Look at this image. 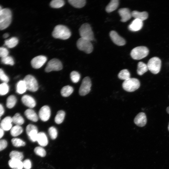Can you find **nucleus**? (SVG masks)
<instances>
[{
    "label": "nucleus",
    "instance_id": "f257e3e1",
    "mask_svg": "<svg viewBox=\"0 0 169 169\" xmlns=\"http://www.w3.org/2000/svg\"><path fill=\"white\" fill-rule=\"evenodd\" d=\"M52 35L55 38L65 40L69 38L71 33L69 29L66 26L58 25L54 27Z\"/></svg>",
    "mask_w": 169,
    "mask_h": 169
},
{
    "label": "nucleus",
    "instance_id": "f03ea898",
    "mask_svg": "<svg viewBox=\"0 0 169 169\" xmlns=\"http://www.w3.org/2000/svg\"><path fill=\"white\" fill-rule=\"evenodd\" d=\"M12 13L8 8L3 9L0 13V30L7 28L12 21Z\"/></svg>",
    "mask_w": 169,
    "mask_h": 169
},
{
    "label": "nucleus",
    "instance_id": "7ed1b4c3",
    "mask_svg": "<svg viewBox=\"0 0 169 169\" xmlns=\"http://www.w3.org/2000/svg\"><path fill=\"white\" fill-rule=\"evenodd\" d=\"M140 85V82L138 79L131 78L124 80L122 84L123 89L129 92L135 91L139 88Z\"/></svg>",
    "mask_w": 169,
    "mask_h": 169
},
{
    "label": "nucleus",
    "instance_id": "20e7f679",
    "mask_svg": "<svg viewBox=\"0 0 169 169\" xmlns=\"http://www.w3.org/2000/svg\"><path fill=\"white\" fill-rule=\"evenodd\" d=\"M79 33L81 38L92 41L94 39L93 32L90 25L88 23H85L80 27Z\"/></svg>",
    "mask_w": 169,
    "mask_h": 169
},
{
    "label": "nucleus",
    "instance_id": "39448f33",
    "mask_svg": "<svg viewBox=\"0 0 169 169\" xmlns=\"http://www.w3.org/2000/svg\"><path fill=\"white\" fill-rule=\"evenodd\" d=\"M149 49L144 46L136 47L132 49L131 55L134 59L140 60L146 57L148 54Z\"/></svg>",
    "mask_w": 169,
    "mask_h": 169
},
{
    "label": "nucleus",
    "instance_id": "423d86ee",
    "mask_svg": "<svg viewBox=\"0 0 169 169\" xmlns=\"http://www.w3.org/2000/svg\"><path fill=\"white\" fill-rule=\"evenodd\" d=\"M147 65L148 70L152 73L156 74L160 70L161 61L159 58L153 57L149 60Z\"/></svg>",
    "mask_w": 169,
    "mask_h": 169
},
{
    "label": "nucleus",
    "instance_id": "0eeeda50",
    "mask_svg": "<svg viewBox=\"0 0 169 169\" xmlns=\"http://www.w3.org/2000/svg\"><path fill=\"white\" fill-rule=\"evenodd\" d=\"M77 46L80 50L90 54L93 50V46L90 41L80 38L77 42Z\"/></svg>",
    "mask_w": 169,
    "mask_h": 169
},
{
    "label": "nucleus",
    "instance_id": "6e6552de",
    "mask_svg": "<svg viewBox=\"0 0 169 169\" xmlns=\"http://www.w3.org/2000/svg\"><path fill=\"white\" fill-rule=\"evenodd\" d=\"M23 80L26 84L27 90L32 92H35L38 90V82L32 75L28 74L26 75Z\"/></svg>",
    "mask_w": 169,
    "mask_h": 169
},
{
    "label": "nucleus",
    "instance_id": "1a4fd4ad",
    "mask_svg": "<svg viewBox=\"0 0 169 169\" xmlns=\"http://www.w3.org/2000/svg\"><path fill=\"white\" fill-rule=\"evenodd\" d=\"M62 68L61 62L58 59H53L48 62L45 70L46 72H49L52 71L60 70Z\"/></svg>",
    "mask_w": 169,
    "mask_h": 169
},
{
    "label": "nucleus",
    "instance_id": "9d476101",
    "mask_svg": "<svg viewBox=\"0 0 169 169\" xmlns=\"http://www.w3.org/2000/svg\"><path fill=\"white\" fill-rule=\"evenodd\" d=\"M91 86V82L90 78L88 77H85L82 80L79 90V95L84 96L87 94L90 90Z\"/></svg>",
    "mask_w": 169,
    "mask_h": 169
},
{
    "label": "nucleus",
    "instance_id": "9b49d317",
    "mask_svg": "<svg viewBox=\"0 0 169 169\" xmlns=\"http://www.w3.org/2000/svg\"><path fill=\"white\" fill-rule=\"evenodd\" d=\"M47 60V57L45 56L39 55L33 58L31 61V63L33 68L38 69L42 66Z\"/></svg>",
    "mask_w": 169,
    "mask_h": 169
},
{
    "label": "nucleus",
    "instance_id": "f8f14e48",
    "mask_svg": "<svg viewBox=\"0 0 169 169\" xmlns=\"http://www.w3.org/2000/svg\"><path fill=\"white\" fill-rule=\"evenodd\" d=\"M110 36L113 42L115 44L118 46H123L125 44V40L116 31H111L110 33Z\"/></svg>",
    "mask_w": 169,
    "mask_h": 169
},
{
    "label": "nucleus",
    "instance_id": "ddd939ff",
    "mask_svg": "<svg viewBox=\"0 0 169 169\" xmlns=\"http://www.w3.org/2000/svg\"><path fill=\"white\" fill-rule=\"evenodd\" d=\"M39 116L40 119L44 121H47L50 116V110L47 105L42 107L39 111Z\"/></svg>",
    "mask_w": 169,
    "mask_h": 169
},
{
    "label": "nucleus",
    "instance_id": "4468645a",
    "mask_svg": "<svg viewBox=\"0 0 169 169\" xmlns=\"http://www.w3.org/2000/svg\"><path fill=\"white\" fill-rule=\"evenodd\" d=\"M135 123L139 127H143L146 124L147 119L145 114L143 112L138 113L134 119Z\"/></svg>",
    "mask_w": 169,
    "mask_h": 169
},
{
    "label": "nucleus",
    "instance_id": "2eb2a0df",
    "mask_svg": "<svg viewBox=\"0 0 169 169\" xmlns=\"http://www.w3.org/2000/svg\"><path fill=\"white\" fill-rule=\"evenodd\" d=\"M118 13L121 17L120 21L125 22L129 20L132 17L131 13L127 8H121L118 10Z\"/></svg>",
    "mask_w": 169,
    "mask_h": 169
},
{
    "label": "nucleus",
    "instance_id": "dca6fc26",
    "mask_svg": "<svg viewBox=\"0 0 169 169\" xmlns=\"http://www.w3.org/2000/svg\"><path fill=\"white\" fill-rule=\"evenodd\" d=\"M12 118L7 116L2 120L0 124V128L3 131H8L12 128Z\"/></svg>",
    "mask_w": 169,
    "mask_h": 169
},
{
    "label": "nucleus",
    "instance_id": "f3484780",
    "mask_svg": "<svg viewBox=\"0 0 169 169\" xmlns=\"http://www.w3.org/2000/svg\"><path fill=\"white\" fill-rule=\"evenodd\" d=\"M143 25V21L138 19H135L129 25L128 29L132 31H137L141 29Z\"/></svg>",
    "mask_w": 169,
    "mask_h": 169
},
{
    "label": "nucleus",
    "instance_id": "a211bd4d",
    "mask_svg": "<svg viewBox=\"0 0 169 169\" xmlns=\"http://www.w3.org/2000/svg\"><path fill=\"white\" fill-rule=\"evenodd\" d=\"M21 100L25 105L30 108H33L36 105V102L34 99L30 95H24L22 96Z\"/></svg>",
    "mask_w": 169,
    "mask_h": 169
},
{
    "label": "nucleus",
    "instance_id": "6ab92c4d",
    "mask_svg": "<svg viewBox=\"0 0 169 169\" xmlns=\"http://www.w3.org/2000/svg\"><path fill=\"white\" fill-rule=\"evenodd\" d=\"M131 15L135 19H138L142 21L148 18V13L146 11L140 12L134 11L131 12Z\"/></svg>",
    "mask_w": 169,
    "mask_h": 169
},
{
    "label": "nucleus",
    "instance_id": "aec40b11",
    "mask_svg": "<svg viewBox=\"0 0 169 169\" xmlns=\"http://www.w3.org/2000/svg\"><path fill=\"white\" fill-rule=\"evenodd\" d=\"M37 141L40 145L43 146H47L48 143L47 136L43 132L38 133Z\"/></svg>",
    "mask_w": 169,
    "mask_h": 169
},
{
    "label": "nucleus",
    "instance_id": "412c9836",
    "mask_svg": "<svg viewBox=\"0 0 169 169\" xmlns=\"http://www.w3.org/2000/svg\"><path fill=\"white\" fill-rule=\"evenodd\" d=\"M24 114L28 119L31 121L36 122L38 120V116L34 110L32 109L26 110L24 112Z\"/></svg>",
    "mask_w": 169,
    "mask_h": 169
},
{
    "label": "nucleus",
    "instance_id": "4be33fe9",
    "mask_svg": "<svg viewBox=\"0 0 169 169\" xmlns=\"http://www.w3.org/2000/svg\"><path fill=\"white\" fill-rule=\"evenodd\" d=\"M8 164L13 169H22L23 167V162L17 159H11L8 161Z\"/></svg>",
    "mask_w": 169,
    "mask_h": 169
},
{
    "label": "nucleus",
    "instance_id": "5701e85b",
    "mask_svg": "<svg viewBox=\"0 0 169 169\" xmlns=\"http://www.w3.org/2000/svg\"><path fill=\"white\" fill-rule=\"evenodd\" d=\"M119 4V2L118 0L111 1L106 7V11L108 13L113 12L117 8Z\"/></svg>",
    "mask_w": 169,
    "mask_h": 169
},
{
    "label": "nucleus",
    "instance_id": "b1692460",
    "mask_svg": "<svg viewBox=\"0 0 169 169\" xmlns=\"http://www.w3.org/2000/svg\"><path fill=\"white\" fill-rule=\"evenodd\" d=\"M148 70L147 65L142 62H139L137 64V74L141 75Z\"/></svg>",
    "mask_w": 169,
    "mask_h": 169
},
{
    "label": "nucleus",
    "instance_id": "393cba45",
    "mask_svg": "<svg viewBox=\"0 0 169 169\" xmlns=\"http://www.w3.org/2000/svg\"><path fill=\"white\" fill-rule=\"evenodd\" d=\"M18 39L13 37L5 41L4 44L8 48H12L16 46L18 43Z\"/></svg>",
    "mask_w": 169,
    "mask_h": 169
},
{
    "label": "nucleus",
    "instance_id": "a878e982",
    "mask_svg": "<svg viewBox=\"0 0 169 169\" xmlns=\"http://www.w3.org/2000/svg\"><path fill=\"white\" fill-rule=\"evenodd\" d=\"M27 90L26 84L23 80L19 81L17 84L16 91L18 94H23Z\"/></svg>",
    "mask_w": 169,
    "mask_h": 169
},
{
    "label": "nucleus",
    "instance_id": "bb28decb",
    "mask_svg": "<svg viewBox=\"0 0 169 169\" xmlns=\"http://www.w3.org/2000/svg\"><path fill=\"white\" fill-rule=\"evenodd\" d=\"M68 1L72 6L77 8H82L86 3L85 0H69Z\"/></svg>",
    "mask_w": 169,
    "mask_h": 169
},
{
    "label": "nucleus",
    "instance_id": "cd10ccee",
    "mask_svg": "<svg viewBox=\"0 0 169 169\" xmlns=\"http://www.w3.org/2000/svg\"><path fill=\"white\" fill-rule=\"evenodd\" d=\"M12 122L16 125H20L24 123L23 117L18 113H17L12 117Z\"/></svg>",
    "mask_w": 169,
    "mask_h": 169
},
{
    "label": "nucleus",
    "instance_id": "c85d7f7f",
    "mask_svg": "<svg viewBox=\"0 0 169 169\" xmlns=\"http://www.w3.org/2000/svg\"><path fill=\"white\" fill-rule=\"evenodd\" d=\"M73 87L69 85L65 86L62 88L61 90V94L62 96L66 97L69 96L73 92Z\"/></svg>",
    "mask_w": 169,
    "mask_h": 169
},
{
    "label": "nucleus",
    "instance_id": "c756f323",
    "mask_svg": "<svg viewBox=\"0 0 169 169\" xmlns=\"http://www.w3.org/2000/svg\"><path fill=\"white\" fill-rule=\"evenodd\" d=\"M23 131V129L20 125H16L11 128L10 133L13 136H17L21 134Z\"/></svg>",
    "mask_w": 169,
    "mask_h": 169
},
{
    "label": "nucleus",
    "instance_id": "7c9ffc66",
    "mask_svg": "<svg viewBox=\"0 0 169 169\" xmlns=\"http://www.w3.org/2000/svg\"><path fill=\"white\" fill-rule=\"evenodd\" d=\"M17 102V99L14 95H11L9 96L6 101V105L8 108H12L15 105Z\"/></svg>",
    "mask_w": 169,
    "mask_h": 169
},
{
    "label": "nucleus",
    "instance_id": "2f4dec72",
    "mask_svg": "<svg viewBox=\"0 0 169 169\" xmlns=\"http://www.w3.org/2000/svg\"><path fill=\"white\" fill-rule=\"evenodd\" d=\"M65 115V112L62 110L59 111L55 117V121L57 124H60L63 121Z\"/></svg>",
    "mask_w": 169,
    "mask_h": 169
},
{
    "label": "nucleus",
    "instance_id": "473e14b6",
    "mask_svg": "<svg viewBox=\"0 0 169 169\" xmlns=\"http://www.w3.org/2000/svg\"><path fill=\"white\" fill-rule=\"evenodd\" d=\"M9 156L11 159H17L21 161L23 158V154L22 152L15 151L11 152Z\"/></svg>",
    "mask_w": 169,
    "mask_h": 169
},
{
    "label": "nucleus",
    "instance_id": "72a5a7b5",
    "mask_svg": "<svg viewBox=\"0 0 169 169\" xmlns=\"http://www.w3.org/2000/svg\"><path fill=\"white\" fill-rule=\"evenodd\" d=\"M118 77L120 79L125 80L130 78V74L127 69H124L119 73Z\"/></svg>",
    "mask_w": 169,
    "mask_h": 169
},
{
    "label": "nucleus",
    "instance_id": "f704fd0d",
    "mask_svg": "<svg viewBox=\"0 0 169 169\" xmlns=\"http://www.w3.org/2000/svg\"><path fill=\"white\" fill-rule=\"evenodd\" d=\"M64 4V2L63 0H53L50 3V6L54 8H59L63 7Z\"/></svg>",
    "mask_w": 169,
    "mask_h": 169
},
{
    "label": "nucleus",
    "instance_id": "c9c22d12",
    "mask_svg": "<svg viewBox=\"0 0 169 169\" xmlns=\"http://www.w3.org/2000/svg\"><path fill=\"white\" fill-rule=\"evenodd\" d=\"M9 87L7 83H4L0 84V95L6 94L9 91Z\"/></svg>",
    "mask_w": 169,
    "mask_h": 169
},
{
    "label": "nucleus",
    "instance_id": "e433bc0d",
    "mask_svg": "<svg viewBox=\"0 0 169 169\" xmlns=\"http://www.w3.org/2000/svg\"><path fill=\"white\" fill-rule=\"evenodd\" d=\"M70 77L71 80L74 83L78 82L79 81L80 77L79 73L75 71L71 72Z\"/></svg>",
    "mask_w": 169,
    "mask_h": 169
},
{
    "label": "nucleus",
    "instance_id": "4c0bfd02",
    "mask_svg": "<svg viewBox=\"0 0 169 169\" xmlns=\"http://www.w3.org/2000/svg\"><path fill=\"white\" fill-rule=\"evenodd\" d=\"M1 61L3 63L6 64L13 65L14 64V61L13 58L8 55L2 58Z\"/></svg>",
    "mask_w": 169,
    "mask_h": 169
},
{
    "label": "nucleus",
    "instance_id": "58836bf2",
    "mask_svg": "<svg viewBox=\"0 0 169 169\" xmlns=\"http://www.w3.org/2000/svg\"><path fill=\"white\" fill-rule=\"evenodd\" d=\"M11 142L13 145L16 147H20L24 146L25 143L21 139L14 138L12 139Z\"/></svg>",
    "mask_w": 169,
    "mask_h": 169
},
{
    "label": "nucleus",
    "instance_id": "ea45409f",
    "mask_svg": "<svg viewBox=\"0 0 169 169\" xmlns=\"http://www.w3.org/2000/svg\"><path fill=\"white\" fill-rule=\"evenodd\" d=\"M34 152L36 154L42 157H44L46 155L45 150L41 147H37L34 149Z\"/></svg>",
    "mask_w": 169,
    "mask_h": 169
},
{
    "label": "nucleus",
    "instance_id": "a19ab883",
    "mask_svg": "<svg viewBox=\"0 0 169 169\" xmlns=\"http://www.w3.org/2000/svg\"><path fill=\"white\" fill-rule=\"evenodd\" d=\"M49 133L51 138L54 140L57 136V131L56 129L54 127H50L49 129Z\"/></svg>",
    "mask_w": 169,
    "mask_h": 169
},
{
    "label": "nucleus",
    "instance_id": "79ce46f5",
    "mask_svg": "<svg viewBox=\"0 0 169 169\" xmlns=\"http://www.w3.org/2000/svg\"><path fill=\"white\" fill-rule=\"evenodd\" d=\"M38 134V130H35L31 131L28 135L32 141L35 142L37 141Z\"/></svg>",
    "mask_w": 169,
    "mask_h": 169
},
{
    "label": "nucleus",
    "instance_id": "37998d69",
    "mask_svg": "<svg viewBox=\"0 0 169 169\" xmlns=\"http://www.w3.org/2000/svg\"><path fill=\"white\" fill-rule=\"evenodd\" d=\"M0 79L4 83H7L9 81L8 77L5 74L3 70L0 69Z\"/></svg>",
    "mask_w": 169,
    "mask_h": 169
},
{
    "label": "nucleus",
    "instance_id": "c03bdc74",
    "mask_svg": "<svg viewBox=\"0 0 169 169\" xmlns=\"http://www.w3.org/2000/svg\"><path fill=\"white\" fill-rule=\"evenodd\" d=\"M9 52L8 50L4 47H0V57L4 58L8 55Z\"/></svg>",
    "mask_w": 169,
    "mask_h": 169
},
{
    "label": "nucleus",
    "instance_id": "a18cd8bd",
    "mask_svg": "<svg viewBox=\"0 0 169 169\" xmlns=\"http://www.w3.org/2000/svg\"><path fill=\"white\" fill-rule=\"evenodd\" d=\"M23 166L25 169H30L31 167V163L29 159L25 160L23 162Z\"/></svg>",
    "mask_w": 169,
    "mask_h": 169
},
{
    "label": "nucleus",
    "instance_id": "49530a36",
    "mask_svg": "<svg viewBox=\"0 0 169 169\" xmlns=\"http://www.w3.org/2000/svg\"><path fill=\"white\" fill-rule=\"evenodd\" d=\"M35 130H38L37 127L36 126L32 124L28 125L26 128V131L27 135L31 131Z\"/></svg>",
    "mask_w": 169,
    "mask_h": 169
},
{
    "label": "nucleus",
    "instance_id": "de8ad7c7",
    "mask_svg": "<svg viewBox=\"0 0 169 169\" xmlns=\"http://www.w3.org/2000/svg\"><path fill=\"white\" fill-rule=\"evenodd\" d=\"M7 142L5 140H0V151L5 148L7 146Z\"/></svg>",
    "mask_w": 169,
    "mask_h": 169
},
{
    "label": "nucleus",
    "instance_id": "09e8293b",
    "mask_svg": "<svg viewBox=\"0 0 169 169\" xmlns=\"http://www.w3.org/2000/svg\"><path fill=\"white\" fill-rule=\"evenodd\" d=\"M4 112V110L3 106L0 104V117L3 115Z\"/></svg>",
    "mask_w": 169,
    "mask_h": 169
},
{
    "label": "nucleus",
    "instance_id": "8fccbe9b",
    "mask_svg": "<svg viewBox=\"0 0 169 169\" xmlns=\"http://www.w3.org/2000/svg\"><path fill=\"white\" fill-rule=\"evenodd\" d=\"M4 134V131L0 127V139L3 136Z\"/></svg>",
    "mask_w": 169,
    "mask_h": 169
},
{
    "label": "nucleus",
    "instance_id": "3c124183",
    "mask_svg": "<svg viewBox=\"0 0 169 169\" xmlns=\"http://www.w3.org/2000/svg\"><path fill=\"white\" fill-rule=\"evenodd\" d=\"M9 36V35L8 33H5V34H4L3 35V38H6L7 37H8Z\"/></svg>",
    "mask_w": 169,
    "mask_h": 169
},
{
    "label": "nucleus",
    "instance_id": "603ef678",
    "mask_svg": "<svg viewBox=\"0 0 169 169\" xmlns=\"http://www.w3.org/2000/svg\"><path fill=\"white\" fill-rule=\"evenodd\" d=\"M166 111L169 114V106L167 107L166 109Z\"/></svg>",
    "mask_w": 169,
    "mask_h": 169
},
{
    "label": "nucleus",
    "instance_id": "864d4df0",
    "mask_svg": "<svg viewBox=\"0 0 169 169\" xmlns=\"http://www.w3.org/2000/svg\"><path fill=\"white\" fill-rule=\"evenodd\" d=\"M3 9L2 8V7L0 6V13L2 11Z\"/></svg>",
    "mask_w": 169,
    "mask_h": 169
},
{
    "label": "nucleus",
    "instance_id": "5fc2aeb1",
    "mask_svg": "<svg viewBox=\"0 0 169 169\" xmlns=\"http://www.w3.org/2000/svg\"><path fill=\"white\" fill-rule=\"evenodd\" d=\"M168 128V131H169V123Z\"/></svg>",
    "mask_w": 169,
    "mask_h": 169
},
{
    "label": "nucleus",
    "instance_id": "6e6d98bb",
    "mask_svg": "<svg viewBox=\"0 0 169 169\" xmlns=\"http://www.w3.org/2000/svg\"></svg>",
    "mask_w": 169,
    "mask_h": 169
}]
</instances>
